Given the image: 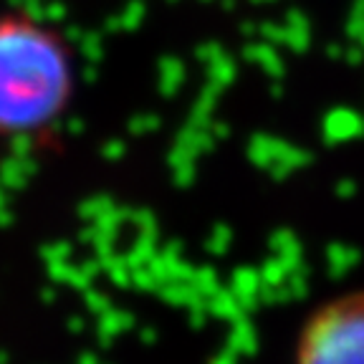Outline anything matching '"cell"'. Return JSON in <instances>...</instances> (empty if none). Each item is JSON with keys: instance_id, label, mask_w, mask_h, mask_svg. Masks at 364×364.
Masks as SVG:
<instances>
[{"instance_id": "6da1fadb", "label": "cell", "mask_w": 364, "mask_h": 364, "mask_svg": "<svg viewBox=\"0 0 364 364\" xmlns=\"http://www.w3.org/2000/svg\"><path fill=\"white\" fill-rule=\"evenodd\" d=\"M79 61L56 23L26 6L0 11V144L41 142L74 104Z\"/></svg>"}, {"instance_id": "7a4b0ae2", "label": "cell", "mask_w": 364, "mask_h": 364, "mask_svg": "<svg viewBox=\"0 0 364 364\" xmlns=\"http://www.w3.org/2000/svg\"><path fill=\"white\" fill-rule=\"evenodd\" d=\"M289 364H364V284L334 291L304 314Z\"/></svg>"}]
</instances>
